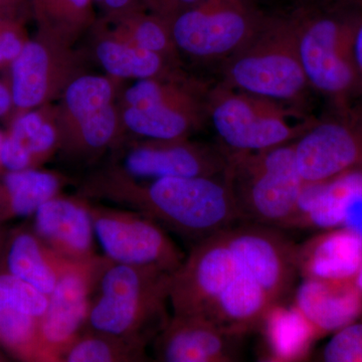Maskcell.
<instances>
[{"instance_id": "cell-11", "label": "cell", "mask_w": 362, "mask_h": 362, "mask_svg": "<svg viewBox=\"0 0 362 362\" xmlns=\"http://www.w3.org/2000/svg\"><path fill=\"white\" fill-rule=\"evenodd\" d=\"M7 71L13 100L11 121L26 111L58 101L68 86L86 73L85 58L74 45L37 33Z\"/></svg>"}, {"instance_id": "cell-30", "label": "cell", "mask_w": 362, "mask_h": 362, "mask_svg": "<svg viewBox=\"0 0 362 362\" xmlns=\"http://www.w3.org/2000/svg\"><path fill=\"white\" fill-rule=\"evenodd\" d=\"M49 303V297L11 274L0 272V313L18 310L42 317Z\"/></svg>"}, {"instance_id": "cell-18", "label": "cell", "mask_w": 362, "mask_h": 362, "mask_svg": "<svg viewBox=\"0 0 362 362\" xmlns=\"http://www.w3.org/2000/svg\"><path fill=\"white\" fill-rule=\"evenodd\" d=\"M33 230L57 255L68 261L94 258L95 232L88 199L61 194L35 211Z\"/></svg>"}, {"instance_id": "cell-19", "label": "cell", "mask_w": 362, "mask_h": 362, "mask_svg": "<svg viewBox=\"0 0 362 362\" xmlns=\"http://www.w3.org/2000/svg\"><path fill=\"white\" fill-rule=\"evenodd\" d=\"M59 149L54 104H47L13 117L7 123L1 147L6 171L39 169Z\"/></svg>"}, {"instance_id": "cell-17", "label": "cell", "mask_w": 362, "mask_h": 362, "mask_svg": "<svg viewBox=\"0 0 362 362\" xmlns=\"http://www.w3.org/2000/svg\"><path fill=\"white\" fill-rule=\"evenodd\" d=\"M242 337L204 316L173 315L152 344L157 361L233 362Z\"/></svg>"}, {"instance_id": "cell-14", "label": "cell", "mask_w": 362, "mask_h": 362, "mask_svg": "<svg viewBox=\"0 0 362 362\" xmlns=\"http://www.w3.org/2000/svg\"><path fill=\"white\" fill-rule=\"evenodd\" d=\"M235 272L237 262L228 245L226 230L195 243L170 277L169 303L173 315L209 318Z\"/></svg>"}, {"instance_id": "cell-24", "label": "cell", "mask_w": 362, "mask_h": 362, "mask_svg": "<svg viewBox=\"0 0 362 362\" xmlns=\"http://www.w3.org/2000/svg\"><path fill=\"white\" fill-rule=\"evenodd\" d=\"M90 32L101 33L177 62L180 51L173 40L170 23L147 9L121 16H102L98 18Z\"/></svg>"}, {"instance_id": "cell-7", "label": "cell", "mask_w": 362, "mask_h": 362, "mask_svg": "<svg viewBox=\"0 0 362 362\" xmlns=\"http://www.w3.org/2000/svg\"><path fill=\"white\" fill-rule=\"evenodd\" d=\"M120 114L124 130L140 139H188L206 120L207 95L178 74L138 80L124 90Z\"/></svg>"}, {"instance_id": "cell-20", "label": "cell", "mask_w": 362, "mask_h": 362, "mask_svg": "<svg viewBox=\"0 0 362 362\" xmlns=\"http://www.w3.org/2000/svg\"><path fill=\"white\" fill-rule=\"evenodd\" d=\"M292 305L320 338L356 320L362 313V292L356 281L303 279Z\"/></svg>"}, {"instance_id": "cell-21", "label": "cell", "mask_w": 362, "mask_h": 362, "mask_svg": "<svg viewBox=\"0 0 362 362\" xmlns=\"http://www.w3.org/2000/svg\"><path fill=\"white\" fill-rule=\"evenodd\" d=\"M361 264V235L347 226L320 233L297 246L298 275L303 279L356 281Z\"/></svg>"}, {"instance_id": "cell-29", "label": "cell", "mask_w": 362, "mask_h": 362, "mask_svg": "<svg viewBox=\"0 0 362 362\" xmlns=\"http://www.w3.org/2000/svg\"><path fill=\"white\" fill-rule=\"evenodd\" d=\"M40 319L18 310L1 312L0 349L20 361L42 362Z\"/></svg>"}, {"instance_id": "cell-32", "label": "cell", "mask_w": 362, "mask_h": 362, "mask_svg": "<svg viewBox=\"0 0 362 362\" xmlns=\"http://www.w3.org/2000/svg\"><path fill=\"white\" fill-rule=\"evenodd\" d=\"M28 39L25 23L0 16V71L8 70Z\"/></svg>"}, {"instance_id": "cell-41", "label": "cell", "mask_w": 362, "mask_h": 362, "mask_svg": "<svg viewBox=\"0 0 362 362\" xmlns=\"http://www.w3.org/2000/svg\"><path fill=\"white\" fill-rule=\"evenodd\" d=\"M6 361V359H4V356H2L1 354H0V361Z\"/></svg>"}, {"instance_id": "cell-34", "label": "cell", "mask_w": 362, "mask_h": 362, "mask_svg": "<svg viewBox=\"0 0 362 362\" xmlns=\"http://www.w3.org/2000/svg\"><path fill=\"white\" fill-rule=\"evenodd\" d=\"M0 16L28 23L33 18L30 0H0Z\"/></svg>"}, {"instance_id": "cell-27", "label": "cell", "mask_w": 362, "mask_h": 362, "mask_svg": "<svg viewBox=\"0 0 362 362\" xmlns=\"http://www.w3.org/2000/svg\"><path fill=\"white\" fill-rule=\"evenodd\" d=\"M37 33L75 45L98 20L94 0H30Z\"/></svg>"}, {"instance_id": "cell-26", "label": "cell", "mask_w": 362, "mask_h": 362, "mask_svg": "<svg viewBox=\"0 0 362 362\" xmlns=\"http://www.w3.org/2000/svg\"><path fill=\"white\" fill-rule=\"evenodd\" d=\"M259 326L263 327L272 361H301L317 339L315 331L293 305H274Z\"/></svg>"}, {"instance_id": "cell-3", "label": "cell", "mask_w": 362, "mask_h": 362, "mask_svg": "<svg viewBox=\"0 0 362 362\" xmlns=\"http://www.w3.org/2000/svg\"><path fill=\"white\" fill-rule=\"evenodd\" d=\"M323 2L322 9L298 11L293 16L298 52L308 85L341 108L358 90L354 37L359 4L358 0Z\"/></svg>"}, {"instance_id": "cell-9", "label": "cell", "mask_w": 362, "mask_h": 362, "mask_svg": "<svg viewBox=\"0 0 362 362\" xmlns=\"http://www.w3.org/2000/svg\"><path fill=\"white\" fill-rule=\"evenodd\" d=\"M88 207L95 237L104 256L113 263L148 267L173 275L185 261L187 255L165 228L148 216L92 199H88Z\"/></svg>"}, {"instance_id": "cell-4", "label": "cell", "mask_w": 362, "mask_h": 362, "mask_svg": "<svg viewBox=\"0 0 362 362\" xmlns=\"http://www.w3.org/2000/svg\"><path fill=\"white\" fill-rule=\"evenodd\" d=\"M225 176L243 223L285 228L294 225L303 192L294 142L228 156Z\"/></svg>"}, {"instance_id": "cell-6", "label": "cell", "mask_w": 362, "mask_h": 362, "mask_svg": "<svg viewBox=\"0 0 362 362\" xmlns=\"http://www.w3.org/2000/svg\"><path fill=\"white\" fill-rule=\"evenodd\" d=\"M118 82L85 73L68 86L54 104L62 154L75 160H95L122 142L125 130L115 104Z\"/></svg>"}, {"instance_id": "cell-22", "label": "cell", "mask_w": 362, "mask_h": 362, "mask_svg": "<svg viewBox=\"0 0 362 362\" xmlns=\"http://www.w3.org/2000/svg\"><path fill=\"white\" fill-rule=\"evenodd\" d=\"M69 262L49 249L33 228L21 226L7 233L0 272L16 276L49 297Z\"/></svg>"}, {"instance_id": "cell-33", "label": "cell", "mask_w": 362, "mask_h": 362, "mask_svg": "<svg viewBox=\"0 0 362 362\" xmlns=\"http://www.w3.org/2000/svg\"><path fill=\"white\" fill-rule=\"evenodd\" d=\"M199 1L202 0H146V8L170 23L176 16Z\"/></svg>"}, {"instance_id": "cell-1", "label": "cell", "mask_w": 362, "mask_h": 362, "mask_svg": "<svg viewBox=\"0 0 362 362\" xmlns=\"http://www.w3.org/2000/svg\"><path fill=\"white\" fill-rule=\"evenodd\" d=\"M78 194L138 211L194 244L240 221L225 173L139 180L109 165L90 175Z\"/></svg>"}, {"instance_id": "cell-23", "label": "cell", "mask_w": 362, "mask_h": 362, "mask_svg": "<svg viewBox=\"0 0 362 362\" xmlns=\"http://www.w3.org/2000/svg\"><path fill=\"white\" fill-rule=\"evenodd\" d=\"M66 180L40 169L6 171L0 175V225L33 216L45 202L61 194Z\"/></svg>"}, {"instance_id": "cell-13", "label": "cell", "mask_w": 362, "mask_h": 362, "mask_svg": "<svg viewBox=\"0 0 362 362\" xmlns=\"http://www.w3.org/2000/svg\"><path fill=\"white\" fill-rule=\"evenodd\" d=\"M311 124L295 140V153L305 185H322L352 171H362V110L349 106Z\"/></svg>"}, {"instance_id": "cell-10", "label": "cell", "mask_w": 362, "mask_h": 362, "mask_svg": "<svg viewBox=\"0 0 362 362\" xmlns=\"http://www.w3.org/2000/svg\"><path fill=\"white\" fill-rule=\"evenodd\" d=\"M263 18L250 0H202L176 16L170 28L180 52L216 61L244 47Z\"/></svg>"}, {"instance_id": "cell-25", "label": "cell", "mask_w": 362, "mask_h": 362, "mask_svg": "<svg viewBox=\"0 0 362 362\" xmlns=\"http://www.w3.org/2000/svg\"><path fill=\"white\" fill-rule=\"evenodd\" d=\"M95 35L94 52L107 76L116 80H146L176 73V62L101 33Z\"/></svg>"}, {"instance_id": "cell-36", "label": "cell", "mask_w": 362, "mask_h": 362, "mask_svg": "<svg viewBox=\"0 0 362 362\" xmlns=\"http://www.w3.org/2000/svg\"><path fill=\"white\" fill-rule=\"evenodd\" d=\"M13 111V100L11 87L6 81H0V120L6 124Z\"/></svg>"}, {"instance_id": "cell-35", "label": "cell", "mask_w": 362, "mask_h": 362, "mask_svg": "<svg viewBox=\"0 0 362 362\" xmlns=\"http://www.w3.org/2000/svg\"><path fill=\"white\" fill-rule=\"evenodd\" d=\"M359 13L357 21L356 37H354V56L358 76V90L362 94V0H358Z\"/></svg>"}, {"instance_id": "cell-28", "label": "cell", "mask_w": 362, "mask_h": 362, "mask_svg": "<svg viewBox=\"0 0 362 362\" xmlns=\"http://www.w3.org/2000/svg\"><path fill=\"white\" fill-rule=\"evenodd\" d=\"M146 345L126 338L85 328L59 362L148 361Z\"/></svg>"}, {"instance_id": "cell-38", "label": "cell", "mask_w": 362, "mask_h": 362, "mask_svg": "<svg viewBox=\"0 0 362 362\" xmlns=\"http://www.w3.org/2000/svg\"><path fill=\"white\" fill-rule=\"evenodd\" d=\"M356 283L357 287H358L359 290H361V291L362 292V264L361 269H359L358 274H357Z\"/></svg>"}, {"instance_id": "cell-8", "label": "cell", "mask_w": 362, "mask_h": 362, "mask_svg": "<svg viewBox=\"0 0 362 362\" xmlns=\"http://www.w3.org/2000/svg\"><path fill=\"white\" fill-rule=\"evenodd\" d=\"M207 116L228 156L288 144L311 125L295 123L281 102L226 84L207 93Z\"/></svg>"}, {"instance_id": "cell-16", "label": "cell", "mask_w": 362, "mask_h": 362, "mask_svg": "<svg viewBox=\"0 0 362 362\" xmlns=\"http://www.w3.org/2000/svg\"><path fill=\"white\" fill-rule=\"evenodd\" d=\"M238 263L256 279L276 304L291 292L298 275L297 245L280 228L244 223L226 230Z\"/></svg>"}, {"instance_id": "cell-31", "label": "cell", "mask_w": 362, "mask_h": 362, "mask_svg": "<svg viewBox=\"0 0 362 362\" xmlns=\"http://www.w3.org/2000/svg\"><path fill=\"white\" fill-rule=\"evenodd\" d=\"M321 361L362 362V322H352L337 331L324 347Z\"/></svg>"}, {"instance_id": "cell-39", "label": "cell", "mask_w": 362, "mask_h": 362, "mask_svg": "<svg viewBox=\"0 0 362 362\" xmlns=\"http://www.w3.org/2000/svg\"><path fill=\"white\" fill-rule=\"evenodd\" d=\"M4 133L0 132V175L4 173V169L2 168L1 163V147L2 142H4Z\"/></svg>"}, {"instance_id": "cell-40", "label": "cell", "mask_w": 362, "mask_h": 362, "mask_svg": "<svg viewBox=\"0 0 362 362\" xmlns=\"http://www.w3.org/2000/svg\"><path fill=\"white\" fill-rule=\"evenodd\" d=\"M323 1H351V0H323Z\"/></svg>"}, {"instance_id": "cell-2", "label": "cell", "mask_w": 362, "mask_h": 362, "mask_svg": "<svg viewBox=\"0 0 362 362\" xmlns=\"http://www.w3.org/2000/svg\"><path fill=\"white\" fill-rule=\"evenodd\" d=\"M171 274L111 262L93 296L86 328L148 346L168 324Z\"/></svg>"}, {"instance_id": "cell-37", "label": "cell", "mask_w": 362, "mask_h": 362, "mask_svg": "<svg viewBox=\"0 0 362 362\" xmlns=\"http://www.w3.org/2000/svg\"><path fill=\"white\" fill-rule=\"evenodd\" d=\"M6 238L7 233L0 225V261H1L2 252H4V246H6Z\"/></svg>"}, {"instance_id": "cell-12", "label": "cell", "mask_w": 362, "mask_h": 362, "mask_svg": "<svg viewBox=\"0 0 362 362\" xmlns=\"http://www.w3.org/2000/svg\"><path fill=\"white\" fill-rule=\"evenodd\" d=\"M110 263L104 255L69 262L40 319L42 362H59L64 352L84 331L93 296Z\"/></svg>"}, {"instance_id": "cell-5", "label": "cell", "mask_w": 362, "mask_h": 362, "mask_svg": "<svg viewBox=\"0 0 362 362\" xmlns=\"http://www.w3.org/2000/svg\"><path fill=\"white\" fill-rule=\"evenodd\" d=\"M225 84L279 102L301 96L309 85L293 16L264 18L251 40L228 59Z\"/></svg>"}, {"instance_id": "cell-15", "label": "cell", "mask_w": 362, "mask_h": 362, "mask_svg": "<svg viewBox=\"0 0 362 362\" xmlns=\"http://www.w3.org/2000/svg\"><path fill=\"white\" fill-rule=\"evenodd\" d=\"M115 149L111 165L139 180L221 175L228 165L225 152L189 139L134 140Z\"/></svg>"}]
</instances>
